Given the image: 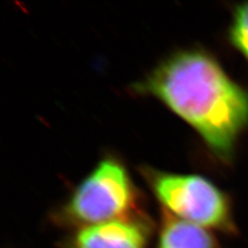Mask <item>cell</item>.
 Here are the masks:
<instances>
[{
	"mask_svg": "<svg viewBox=\"0 0 248 248\" xmlns=\"http://www.w3.org/2000/svg\"><path fill=\"white\" fill-rule=\"evenodd\" d=\"M142 90L195 128L218 157L229 159L248 124V93L202 51L175 54L154 69Z\"/></svg>",
	"mask_w": 248,
	"mask_h": 248,
	"instance_id": "cell-1",
	"label": "cell"
},
{
	"mask_svg": "<svg viewBox=\"0 0 248 248\" xmlns=\"http://www.w3.org/2000/svg\"><path fill=\"white\" fill-rule=\"evenodd\" d=\"M151 188L160 203L180 219L202 228L236 232L229 198L206 178L150 172Z\"/></svg>",
	"mask_w": 248,
	"mask_h": 248,
	"instance_id": "cell-2",
	"label": "cell"
},
{
	"mask_svg": "<svg viewBox=\"0 0 248 248\" xmlns=\"http://www.w3.org/2000/svg\"><path fill=\"white\" fill-rule=\"evenodd\" d=\"M136 207V191L125 168L107 158L76 188L64 208V214L72 221L87 227L129 220Z\"/></svg>",
	"mask_w": 248,
	"mask_h": 248,
	"instance_id": "cell-3",
	"label": "cell"
},
{
	"mask_svg": "<svg viewBox=\"0 0 248 248\" xmlns=\"http://www.w3.org/2000/svg\"><path fill=\"white\" fill-rule=\"evenodd\" d=\"M146 230L131 219L84 227L71 243L72 248H146Z\"/></svg>",
	"mask_w": 248,
	"mask_h": 248,
	"instance_id": "cell-4",
	"label": "cell"
},
{
	"mask_svg": "<svg viewBox=\"0 0 248 248\" xmlns=\"http://www.w3.org/2000/svg\"><path fill=\"white\" fill-rule=\"evenodd\" d=\"M157 248H218L214 237L205 230L176 217H167Z\"/></svg>",
	"mask_w": 248,
	"mask_h": 248,
	"instance_id": "cell-5",
	"label": "cell"
},
{
	"mask_svg": "<svg viewBox=\"0 0 248 248\" xmlns=\"http://www.w3.org/2000/svg\"><path fill=\"white\" fill-rule=\"evenodd\" d=\"M230 38L235 48L248 60V2L237 7L230 30Z\"/></svg>",
	"mask_w": 248,
	"mask_h": 248,
	"instance_id": "cell-6",
	"label": "cell"
}]
</instances>
